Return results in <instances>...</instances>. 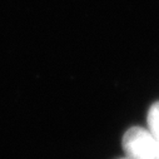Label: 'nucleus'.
Here are the masks:
<instances>
[{"instance_id": "1", "label": "nucleus", "mask_w": 159, "mask_h": 159, "mask_svg": "<svg viewBox=\"0 0 159 159\" xmlns=\"http://www.w3.org/2000/svg\"><path fill=\"white\" fill-rule=\"evenodd\" d=\"M123 149L129 159H159V142L148 129L133 127L123 137Z\"/></svg>"}, {"instance_id": "2", "label": "nucleus", "mask_w": 159, "mask_h": 159, "mask_svg": "<svg viewBox=\"0 0 159 159\" xmlns=\"http://www.w3.org/2000/svg\"><path fill=\"white\" fill-rule=\"evenodd\" d=\"M147 122H148V130L159 142V102L154 103L150 107L147 116Z\"/></svg>"}, {"instance_id": "3", "label": "nucleus", "mask_w": 159, "mask_h": 159, "mask_svg": "<svg viewBox=\"0 0 159 159\" xmlns=\"http://www.w3.org/2000/svg\"><path fill=\"white\" fill-rule=\"evenodd\" d=\"M122 159H129V158H128V157H125V158H122Z\"/></svg>"}]
</instances>
